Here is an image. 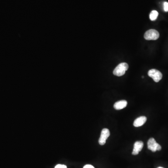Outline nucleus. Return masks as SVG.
<instances>
[{
    "mask_svg": "<svg viewBox=\"0 0 168 168\" xmlns=\"http://www.w3.org/2000/svg\"><path fill=\"white\" fill-rule=\"evenodd\" d=\"M129 69V65L126 63H122L117 66L115 70H113V74L116 76H123L125 73L126 71Z\"/></svg>",
    "mask_w": 168,
    "mask_h": 168,
    "instance_id": "f257e3e1",
    "label": "nucleus"
},
{
    "mask_svg": "<svg viewBox=\"0 0 168 168\" xmlns=\"http://www.w3.org/2000/svg\"><path fill=\"white\" fill-rule=\"evenodd\" d=\"M144 39L147 40H156L159 37V33L156 29H150L145 32Z\"/></svg>",
    "mask_w": 168,
    "mask_h": 168,
    "instance_id": "f03ea898",
    "label": "nucleus"
},
{
    "mask_svg": "<svg viewBox=\"0 0 168 168\" xmlns=\"http://www.w3.org/2000/svg\"><path fill=\"white\" fill-rule=\"evenodd\" d=\"M148 148L149 150H150L153 152L160 151L162 149L161 145L157 143L153 138H150L148 141Z\"/></svg>",
    "mask_w": 168,
    "mask_h": 168,
    "instance_id": "7ed1b4c3",
    "label": "nucleus"
},
{
    "mask_svg": "<svg viewBox=\"0 0 168 168\" xmlns=\"http://www.w3.org/2000/svg\"><path fill=\"white\" fill-rule=\"evenodd\" d=\"M148 75L149 77L153 79L154 81L158 82L162 79L163 75L160 71L156 69H151L148 72Z\"/></svg>",
    "mask_w": 168,
    "mask_h": 168,
    "instance_id": "20e7f679",
    "label": "nucleus"
},
{
    "mask_svg": "<svg viewBox=\"0 0 168 168\" xmlns=\"http://www.w3.org/2000/svg\"><path fill=\"white\" fill-rule=\"evenodd\" d=\"M110 135V133L109 129H103L99 140V143L100 145H104L106 143V140L109 136Z\"/></svg>",
    "mask_w": 168,
    "mask_h": 168,
    "instance_id": "39448f33",
    "label": "nucleus"
},
{
    "mask_svg": "<svg viewBox=\"0 0 168 168\" xmlns=\"http://www.w3.org/2000/svg\"><path fill=\"white\" fill-rule=\"evenodd\" d=\"M144 144L142 141H137L134 144L132 155H137L142 150Z\"/></svg>",
    "mask_w": 168,
    "mask_h": 168,
    "instance_id": "423d86ee",
    "label": "nucleus"
},
{
    "mask_svg": "<svg viewBox=\"0 0 168 168\" xmlns=\"http://www.w3.org/2000/svg\"><path fill=\"white\" fill-rule=\"evenodd\" d=\"M147 121V118L145 116H140L135 119L134 121V125L135 127H141Z\"/></svg>",
    "mask_w": 168,
    "mask_h": 168,
    "instance_id": "0eeeda50",
    "label": "nucleus"
},
{
    "mask_svg": "<svg viewBox=\"0 0 168 168\" xmlns=\"http://www.w3.org/2000/svg\"><path fill=\"white\" fill-rule=\"evenodd\" d=\"M128 104L127 101L125 100H119L115 103L113 107L116 110H121L126 107Z\"/></svg>",
    "mask_w": 168,
    "mask_h": 168,
    "instance_id": "6e6552de",
    "label": "nucleus"
},
{
    "mask_svg": "<svg viewBox=\"0 0 168 168\" xmlns=\"http://www.w3.org/2000/svg\"><path fill=\"white\" fill-rule=\"evenodd\" d=\"M158 13L156 10H153L151 11V12L150 14V19L151 21H155L157 19L158 17Z\"/></svg>",
    "mask_w": 168,
    "mask_h": 168,
    "instance_id": "1a4fd4ad",
    "label": "nucleus"
},
{
    "mask_svg": "<svg viewBox=\"0 0 168 168\" xmlns=\"http://www.w3.org/2000/svg\"><path fill=\"white\" fill-rule=\"evenodd\" d=\"M163 9L165 12H168V2H164L163 3Z\"/></svg>",
    "mask_w": 168,
    "mask_h": 168,
    "instance_id": "9d476101",
    "label": "nucleus"
},
{
    "mask_svg": "<svg viewBox=\"0 0 168 168\" xmlns=\"http://www.w3.org/2000/svg\"><path fill=\"white\" fill-rule=\"evenodd\" d=\"M83 168H95L92 165H90V164H87V165H85L84 166Z\"/></svg>",
    "mask_w": 168,
    "mask_h": 168,
    "instance_id": "9b49d317",
    "label": "nucleus"
},
{
    "mask_svg": "<svg viewBox=\"0 0 168 168\" xmlns=\"http://www.w3.org/2000/svg\"><path fill=\"white\" fill-rule=\"evenodd\" d=\"M55 168H63V165L61 164H58Z\"/></svg>",
    "mask_w": 168,
    "mask_h": 168,
    "instance_id": "f8f14e48",
    "label": "nucleus"
},
{
    "mask_svg": "<svg viewBox=\"0 0 168 168\" xmlns=\"http://www.w3.org/2000/svg\"><path fill=\"white\" fill-rule=\"evenodd\" d=\"M63 168H67V167L65 165H63Z\"/></svg>",
    "mask_w": 168,
    "mask_h": 168,
    "instance_id": "ddd939ff",
    "label": "nucleus"
},
{
    "mask_svg": "<svg viewBox=\"0 0 168 168\" xmlns=\"http://www.w3.org/2000/svg\"><path fill=\"white\" fill-rule=\"evenodd\" d=\"M163 168V167H158V168Z\"/></svg>",
    "mask_w": 168,
    "mask_h": 168,
    "instance_id": "4468645a",
    "label": "nucleus"
}]
</instances>
